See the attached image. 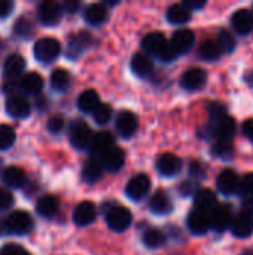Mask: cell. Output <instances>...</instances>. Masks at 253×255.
<instances>
[{
	"label": "cell",
	"mask_w": 253,
	"mask_h": 255,
	"mask_svg": "<svg viewBox=\"0 0 253 255\" xmlns=\"http://www.w3.org/2000/svg\"><path fill=\"white\" fill-rule=\"evenodd\" d=\"M212 152L215 157L222 158V160H231L234 155V148L231 145V142L227 140H218L213 146H212Z\"/></svg>",
	"instance_id": "f35d334b"
},
{
	"label": "cell",
	"mask_w": 253,
	"mask_h": 255,
	"mask_svg": "<svg viewBox=\"0 0 253 255\" xmlns=\"http://www.w3.org/2000/svg\"><path fill=\"white\" fill-rule=\"evenodd\" d=\"M167 19L171 24H185L191 19V10H188L182 3L171 4L167 9Z\"/></svg>",
	"instance_id": "1f68e13d"
},
{
	"label": "cell",
	"mask_w": 253,
	"mask_h": 255,
	"mask_svg": "<svg viewBox=\"0 0 253 255\" xmlns=\"http://www.w3.org/2000/svg\"><path fill=\"white\" fill-rule=\"evenodd\" d=\"M157 170L163 176H174L182 170V160L174 154H163L157 160Z\"/></svg>",
	"instance_id": "5bb4252c"
},
{
	"label": "cell",
	"mask_w": 253,
	"mask_h": 255,
	"mask_svg": "<svg viewBox=\"0 0 253 255\" xmlns=\"http://www.w3.org/2000/svg\"><path fill=\"white\" fill-rule=\"evenodd\" d=\"M0 255H30L27 250L16 244H6L4 247L0 248Z\"/></svg>",
	"instance_id": "7bdbcfd3"
},
{
	"label": "cell",
	"mask_w": 253,
	"mask_h": 255,
	"mask_svg": "<svg viewBox=\"0 0 253 255\" xmlns=\"http://www.w3.org/2000/svg\"><path fill=\"white\" fill-rule=\"evenodd\" d=\"M46 127H48V131H49V133L58 134V133L63 130V127H64V118L60 117V115H55V117H52V118L48 121Z\"/></svg>",
	"instance_id": "ee69618b"
},
{
	"label": "cell",
	"mask_w": 253,
	"mask_h": 255,
	"mask_svg": "<svg viewBox=\"0 0 253 255\" xmlns=\"http://www.w3.org/2000/svg\"><path fill=\"white\" fill-rule=\"evenodd\" d=\"M15 34L21 39H30L34 34V24L31 19L28 18H18V21L15 22V28H13Z\"/></svg>",
	"instance_id": "74e56055"
},
{
	"label": "cell",
	"mask_w": 253,
	"mask_h": 255,
	"mask_svg": "<svg viewBox=\"0 0 253 255\" xmlns=\"http://www.w3.org/2000/svg\"><path fill=\"white\" fill-rule=\"evenodd\" d=\"M100 163H101L103 169H106L109 172H118L125 164V152H124V149H121L118 146H112L109 151H106L100 157Z\"/></svg>",
	"instance_id": "8fae6325"
},
{
	"label": "cell",
	"mask_w": 253,
	"mask_h": 255,
	"mask_svg": "<svg viewBox=\"0 0 253 255\" xmlns=\"http://www.w3.org/2000/svg\"><path fill=\"white\" fill-rule=\"evenodd\" d=\"M106 223L113 232H125L133 223V215L127 208L113 205L106 211Z\"/></svg>",
	"instance_id": "6da1fadb"
},
{
	"label": "cell",
	"mask_w": 253,
	"mask_h": 255,
	"mask_svg": "<svg viewBox=\"0 0 253 255\" xmlns=\"http://www.w3.org/2000/svg\"><path fill=\"white\" fill-rule=\"evenodd\" d=\"M219 55H221V49H219L216 40L207 39V40H204V42L200 45V48H198V57H200L201 60L215 61V60L219 58Z\"/></svg>",
	"instance_id": "d6a6232c"
},
{
	"label": "cell",
	"mask_w": 253,
	"mask_h": 255,
	"mask_svg": "<svg viewBox=\"0 0 253 255\" xmlns=\"http://www.w3.org/2000/svg\"><path fill=\"white\" fill-rule=\"evenodd\" d=\"M1 232H4V224L0 221V233H1Z\"/></svg>",
	"instance_id": "6f0895ef"
},
{
	"label": "cell",
	"mask_w": 253,
	"mask_h": 255,
	"mask_svg": "<svg viewBox=\"0 0 253 255\" xmlns=\"http://www.w3.org/2000/svg\"><path fill=\"white\" fill-rule=\"evenodd\" d=\"M13 9V3L9 0H0V18L7 16Z\"/></svg>",
	"instance_id": "f907efd6"
},
{
	"label": "cell",
	"mask_w": 253,
	"mask_h": 255,
	"mask_svg": "<svg viewBox=\"0 0 253 255\" xmlns=\"http://www.w3.org/2000/svg\"><path fill=\"white\" fill-rule=\"evenodd\" d=\"M25 67V60L19 54H12L6 58L3 66V73L6 79H15L18 78Z\"/></svg>",
	"instance_id": "484cf974"
},
{
	"label": "cell",
	"mask_w": 253,
	"mask_h": 255,
	"mask_svg": "<svg viewBox=\"0 0 253 255\" xmlns=\"http://www.w3.org/2000/svg\"><path fill=\"white\" fill-rule=\"evenodd\" d=\"M137 127H139V120H137L136 114H133L131 111H122L118 115L116 130L121 137H124V139L133 137L134 133L137 131Z\"/></svg>",
	"instance_id": "9c48e42d"
},
{
	"label": "cell",
	"mask_w": 253,
	"mask_h": 255,
	"mask_svg": "<svg viewBox=\"0 0 253 255\" xmlns=\"http://www.w3.org/2000/svg\"><path fill=\"white\" fill-rule=\"evenodd\" d=\"M252 15H253V12H252Z\"/></svg>",
	"instance_id": "91938a15"
},
{
	"label": "cell",
	"mask_w": 253,
	"mask_h": 255,
	"mask_svg": "<svg viewBox=\"0 0 253 255\" xmlns=\"http://www.w3.org/2000/svg\"><path fill=\"white\" fill-rule=\"evenodd\" d=\"M186 224H188V229L192 235H204L209 232L210 229V218H209V214H204L201 211H197L194 209L189 215H188V220H186Z\"/></svg>",
	"instance_id": "2e32d148"
},
{
	"label": "cell",
	"mask_w": 253,
	"mask_h": 255,
	"mask_svg": "<svg viewBox=\"0 0 253 255\" xmlns=\"http://www.w3.org/2000/svg\"><path fill=\"white\" fill-rule=\"evenodd\" d=\"M15 130L7 124H0V151L7 149L15 142Z\"/></svg>",
	"instance_id": "ab89813d"
},
{
	"label": "cell",
	"mask_w": 253,
	"mask_h": 255,
	"mask_svg": "<svg viewBox=\"0 0 253 255\" xmlns=\"http://www.w3.org/2000/svg\"><path fill=\"white\" fill-rule=\"evenodd\" d=\"M101 173H103V166L100 163V160L97 158H91L85 163L84 169H82V178L85 182H95L101 178Z\"/></svg>",
	"instance_id": "4dcf8cb0"
},
{
	"label": "cell",
	"mask_w": 253,
	"mask_h": 255,
	"mask_svg": "<svg viewBox=\"0 0 253 255\" xmlns=\"http://www.w3.org/2000/svg\"><path fill=\"white\" fill-rule=\"evenodd\" d=\"M61 51V45L54 37H42L34 43V57L40 63H51L54 61Z\"/></svg>",
	"instance_id": "7a4b0ae2"
},
{
	"label": "cell",
	"mask_w": 253,
	"mask_h": 255,
	"mask_svg": "<svg viewBox=\"0 0 253 255\" xmlns=\"http://www.w3.org/2000/svg\"><path fill=\"white\" fill-rule=\"evenodd\" d=\"M92 118L97 124H106L112 118V108L106 103H100L92 112Z\"/></svg>",
	"instance_id": "60d3db41"
},
{
	"label": "cell",
	"mask_w": 253,
	"mask_h": 255,
	"mask_svg": "<svg viewBox=\"0 0 253 255\" xmlns=\"http://www.w3.org/2000/svg\"><path fill=\"white\" fill-rule=\"evenodd\" d=\"M92 131L89 128L88 124H85L84 121H76L72 124L70 131H69V137H70V143L78 148V149H85L89 148V143L92 140Z\"/></svg>",
	"instance_id": "277c9868"
},
{
	"label": "cell",
	"mask_w": 253,
	"mask_h": 255,
	"mask_svg": "<svg viewBox=\"0 0 253 255\" xmlns=\"http://www.w3.org/2000/svg\"><path fill=\"white\" fill-rule=\"evenodd\" d=\"M63 15V7L61 4L55 1H43L37 7V19L43 25H55Z\"/></svg>",
	"instance_id": "52a82bcc"
},
{
	"label": "cell",
	"mask_w": 253,
	"mask_h": 255,
	"mask_svg": "<svg viewBox=\"0 0 253 255\" xmlns=\"http://www.w3.org/2000/svg\"><path fill=\"white\" fill-rule=\"evenodd\" d=\"M189 175L192 176V179H194V181H200V179H203V178H204V175H206L203 164H201V163H198V161H192V163H191V166H189Z\"/></svg>",
	"instance_id": "c3c4849f"
},
{
	"label": "cell",
	"mask_w": 253,
	"mask_h": 255,
	"mask_svg": "<svg viewBox=\"0 0 253 255\" xmlns=\"http://www.w3.org/2000/svg\"><path fill=\"white\" fill-rule=\"evenodd\" d=\"M209 218H210V229H213L218 233H222L233 223V211L228 205H218L209 214Z\"/></svg>",
	"instance_id": "8992f818"
},
{
	"label": "cell",
	"mask_w": 253,
	"mask_h": 255,
	"mask_svg": "<svg viewBox=\"0 0 253 255\" xmlns=\"http://www.w3.org/2000/svg\"><path fill=\"white\" fill-rule=\"evenodd\" d=\"M231 24L234 30L240 34H249L253 30V15L248 9H239L231 16Z\"/></svg>",
	"instance_id": "44dd1931"
},
{
	"label": "cell",
	"mask_w": 253,
	"mask_h": 255,
	"mask_svg": "<svg viewBox=\"0 0 253 255\" xmlns=\"http://www.w3.org/2000/svg\"><path fill=\"white\" fill-rule=\"evenodd\" d=\"M6 112L12 117V118H27L31 112V105L30 102L19 94H10L6 100Z\"/></svg>",
	"instance_id": "ba28073f"
},
{
	"label": "cell",
	"mask_w": 253,
	"mask_h": 255,
	"mask_svg": "<svg viewBox=\"0 0 253 255\" xmlns=\"http://www.w3.org/2000/svg\"><path fill=\"white\" fill-rule=\"evenodd\" d=\"M206 81H207V73L200 67H192L182 75L180 85L188 91H197L204 87Z\"/></svg>",
	"instance_id": "30bf717a"
},
{
	"label": "cell",
	"mask_w": 253,
	"mask_h": 255,
	"mask_svg": "<svg viewBox=\"0 0 253 255\" xmlns=\"http://www.w3.org/2000/svg\"><path fill=\"white\" fill-rule=\"evenodd\" d=\"M97 218V208L94 203L91 202H81L76 208H75V212H73V221L81 226V227H85V226H89L95 221Z\"/></svg>",
	"instance_id": "4fadbf2b"
},
{
	"label": "cell",
	"mask_w": 253,
	"mask_h": 255,
	"mask_svg": "<svg viewBox=\"0 0 253 255\" xmlns=\"http://www.w3.org/2000/svg\"><path fill=\"white\" fill-rule=\"evenodd\" d=\"M157 57H158L161 61H164V63H171V61H174V60H176L177 54H176V51L171 48L170 42H167V45L163 48V51H161Z\"/></svg>",
	"instance_id": "f6af8a7d"
},
{
	"label": "cell",
	"mask_w": 253,
	"mask_h": 255,
	"mask_svg": "<svg viewBox=\"0 0 253 255\" xmlns=\"http://www.w3.org/2000/svg\"><path fill=\"white\" fill-rule=\"evenodd\" d=\"M112 146H115V137L109 131H98L92 136V140L89 143V152L92 155L101 157L106 151H109Z\"/></svg>",
	"instance_id": "9a60e30c"
},
{
	"label": "cell",
	"mask_w": 253,
	"mask_h": 255,
	"mask_svg": "<svg viewBox=\"0 0 253 255\" xmlns=\"http://www.w3.org/2000/svg\"><path fill=\"white\" fill-rule=\"evenodd\" d=\"M36 212L43 218H52L58 212V199L55 196H42L36 203Z\"/></svg>",
	"instance_id": "83f0119b"
},
{
	"label": "cell",
	"mask_w": 253,
	"mask_h": 255,
	"mask_svg": "<svg viewBox=\"0 0 253 255\" xmlns=\"http://www.w3.org/2000/svg\"><path fill=\"white\" fill-rule=\"evenodd\" d=\"M0 176H1V161H0Z\"/></svg>",
	"instance_id": "680465c9"
},
{
	"label": "cell",
	"mask_w": 253,
	"mask_h": 255,
	"mask_svg": "<svg viewBox=\"0 0 253 255\" xmlns=\"http://www.w3.org/2000/svg\"><path fill=\"white\" fill-rule=\"evenodd\" d=\"M149 190H151L149 176L145 175V173H139V175L133 176L128 181V184L125 187V194L128 196V199H131L134 202H139V200L146 197Z\"/></svg>",
	"instance_id": "5b68a950"
},
{
	"label": "cell",
	"mask_w": 253,
	"mask_h": 255,
	"mask_svg": "<svg viewBox=\"0 0 253 255\" xmlns=\"http://www.w3.org/2000/svg\"><path fill=\"white\" fill-rule=\"evenodd\" d=\"M221 52H225V54H230L236 49V37L234 34L227 30V28H222L218 34V40H216Z\"/></svg>",
	"instance_id": "8d00e7d4"
},
{
	"label": "cell",
	"mask_w": 253,
	"mask_h": 255,
	"mask_svg": "<svg viewBox=\"0 0 253 255\" xmlns=\"http://www.w3.org/2000/svg\"><path fill=\"white\" fill-rule=\"evenodd\" d=\"M240 191H243L248 197H253V172L240 179Z\"/></svg>",
	"instance_id": "bcb514c9"
},
{
	"label": "cell",
	"mask_w": 253,
	"mask_h": 255,
	"mask_svg": "<svg viewBox=\"0 0 253 255\" xmlns=\"http://www.w3.org/2000/svg\"><path fill=\"white\" fill-rule=\"evenodd\" d=\"M213 134L218 137V140L231 142V139L236 134V120L227 115L225 118L216 121L213 126Z\"/></svg>",
	"instance_id": "603a6c76"
},
{
	"label": "cell",
	"mask_w": 253,
	"mask_h": 255,
	"mask_svg": "<svg viewBox=\"0 0 253 255\" xmlns=\"http://www.w3.org/2000/svg\"><path fill=\"white\" fill-rule=\"evenodd\" d=\"M188 10H195V9H201L206 6V0H186L182 3Z\"/></svg>",
	"instance_id": "681fc988"
},
{
	"label": "cell",
	"mask_w": 253,
	"mask_h": 255,
	"mask_svg": "<svg viewBox=\"0 0 253 255\" xmlns=\"http://www.w3.org/2000/svg\"><path fill=\"white\" fill-rule=\"evenodd\" d=\"M78 7H79V3H78V1H66V3L63 4V9H64L66 12H69V13H75Z\"/></svg>",
	"instance_id": "11a10c76"
},
{
	"label": "cell",
	"mask_w": 253,
	"mask_h": 255,
	"mask_svg": "<svg viewBox=\"0 0 253 255\" xmlns=\"http://www.w3.org/2000/svg\"><path fill=\"white\" fill-rule=\"evenodd\" d=\"M218 188L222 194H234L240 190V179L237 173L231 169H227L219 173L218 176Z\"/></svg>",
	"instance_id": "ac0fdd59"
},
{
	"label": "cell",
	"mask_w": 253,
	"mask_h": 255,
	"mask_svg": "<svg viewBox=\"0 0 253 255\" xmlns=\"http://www.w3.org/2000/svg\"><path fill=\"white\" fill-rule=\"evenodd\" d=\"M89 42H91V34L89 33H81L79 36L72 37L70 42H69V51H67L69 57L79 55L88 46Z\"/></svg>",
	"instance_id": "836d02e7"
},
{
	"label": "cell",
	"mask_w": 253,
	"mask_h": 255,
	"mask_svg": "<svg viewBox=\"0 0 253 255\" xmlns=\"http://www.w3.org/2000/svg\"><path fill=\"white\" fill-rule=\"evenodd\" d=\"M70 85V73L66 69H55L51 75V87L57 91H64Z\"/></svg>",
	"instance_id": "d590c367"
},
{
	"label": "cell",
	"mask_w": 253,
	"mask_h": 255,
	"mask_svg": "<svg viewBox=\"0 0 253 255\" xmlns=\"http://www.w3.org/2000/svg\"><path fill=\"white\" fill-rule=\"evenodd\" d=\"M231 230H233V235L240 239L249 238L253 233V218L240 212L231 223Z\"/></svg>",
	"instance_id": "d4e9b609"
},
{
	"label": "cell",
	"mask_w": 253,
	"mask_h": 255,
	"mask_svg": "<svg viewBox=\"0 0 253 255\" xmlns=\"http://www.w3.org/2000/svg\"><path fill=\"white\" fill-rule=\"evenodd\" d=\"M84 18L91 25H101L107 19V7L101 3L88 4L84 12Z\"/></svg>",
	"instance_id": "4316f807"
},
{
	"label": "cell",
	"mask_w": 253,
	"mask_h": 255,
	"mask_svg": "<svg viewBox=\"0 0 253 255\" xmlns=\"http://www.w3.org/2000/svg\"><path fill=\"white\" fill-rule=\"evenodd\" d=\"M166 241H167L166 235L158 229H149L143 235V244L151 250H157V248L163 247L166 244Z\"/></svg>",
	"instance_id": "e575fe53"
},
{
	"label": "cell",
	"mask_w": 253,
	"mask_h": 255,
	"mask_svg": "<svg viewBox=\"0 0 253 255\" xmlns=\"http://www.w3.org/2000/svg\"><path fill=\"white\" fill-rule=\"evenodd\" d=\"M246 79H248V81L251 82V85H253V73H252V72H251V73H249V75L246 76Z\"/></svg>",
	"instance_id": "9f6ffc18"
},
{
	"label": "cell",
	"mask_w": 253,
	"mask_h": 255,
	"mask_svg": "<svg viewBox=\"0 0 253 255\" xmlns=\"http://www.w3.org/2000/svg\"><path fill=\"white\" fill-rule=\"evenodd\" d=\"M209 114H210V118L213 120V123H216V121H219V120H222V118H225L228 115L227 114V108L222 103H218V102L210 105Z\"/></svg>",
	"instance_id": "b9f144b4"
},
{
	"label": "cell",
	"mask_w": 253,
	"mask_h": 255,
	"mask_svg": "<svg viewBox=\"0 0 253 255\" xmlns=\"http://www.w3.org/2000/svg\"><path fill=\"white\" fill-rule=\"evenodd\" d=\"M4 230L15 235H25L33 229V218L24 211H15L4 220Z\"/></svg>",
	"instance_id": "3957f363"
},
{
	"label": "cell",
	"mask_w": 253,
	"mask_h": 255,
	"mask_svg": "<svg viewBox=\"0 0 253 255\" xmlns=\"http://www.w3.org/2000/svg\"><path fill=\"white\" fill-rule=\"evenodd\" d=\"M131 70L140 78H146L154 72V61L145 52H137L131 58Z\"/></svg>",
	"instance_id": "cb8c5ba5"
},
{
	"label": "cell",
	"mask_w": 253,
	"mask_h": 255,
	"mask_svg": "<svg viewBox=\"0 0 253 255\" xmlns=\"http://www.w3.org/2000/svg\"><path fill=\"white\" fill-rule=\"evenodd\" d=\"M12 205H13V196H12V193L7 191V190H4V188H0V212L9 209Z\"/></svg>",
	"instance_id": "7dc6e473"
},
{
	"label": "cell",
	"mask_w": 253,
	"mask_h": 255,
	"mask_svg": "<svg viewBox=\"0 0 253 255\" xmlns=\"http://www.w3.org/2000/svg\"><path fill=\"white\" fill-rule=\"evenodd\" d=\"M243 133H245V136L251 142H253V118L245 121V124H243Z\"/></svg>",
	"instance_id": "f5cc1de1"
},
{
	"label": "cell",
	"mask_w": 253,
	"mask_h": 255,
	"mask_svg": "<svg viewBox=\"0 0 253 255\" xmlns=\"http://www.w3.org/2000/svg\"><path fill=\"white\" fill-rule=\"evenodd\" d=\"M166 45H167V39L160 31L148 33L142 39V48H143V51H145L146 55H158Z\"/></svg>",
	"instance_id": "e0dca14e"
},
{
	"label": "cell",
	"mask_w": 253,
	"mask_h": 255,
	"mask_svg": "<svg viewBox=\"0 0 253 255\" xmlns=\"http://www.w3.org/2000/svg\"><path fill=\"white\" fill-rule=\"evenodd\" d=\"M98 105H100V97L95 90H85L78 99V108L86 114H92Z\"/></svg>",
	"instance_id": "f1b7e54d"
},
{
	"label": "cell",
	"mask_w": 253,
	"mask_h": 255,
	"mask_svg": "<svg viewBox=\"0 0 253 255\" xmlns=\"http://www.w3.org/2000/svg\"><path fill=\"white\" fill-rule=\"evenodd\" d=\"M18 87L19 90L25 94V96H33V94H37L40 93V90L43 88V79L39 73L36 72H30V73H25L19 82H18Z\"/></svg>",
	"instance_id": "7402d4cb"
},
{
	"label": "cell",
	"mask_w": 253,
	"mask_h": 255,
	"mask_svg": "<svg viewBox=\"0 0 253 255\" xmlns=\"http://www.w3.org/2000/svg\"><path fill=\"white\" fill-rule=\"evenodd\" d=\"M149 209L157 215H167L173 211V202L171 197L164 191L158 190L149 200Z\"/></svg>",
	"instance_id": "d6986e66"
},
{
	"label": "cell",
	"mask_w": 253,
	"mask_h": 255,
	"mask_svg": "<svg viewBox=\"0 0 253 255\" xmlns=\"http://www.w3.org/2000/svg\"><path fill=\"white\" fill-rule=\"evenodd\" d=\"M194 203H195L197 211H201L204 214H210L218 206V197L212 190L203 188V190H198L195 193Z\"/></svg>",
	"instance_id": "ffe728a7"
},
{
	"label": "cell",
	"mask_w": 253,
	"mask_h": 255,
	"mask_svg": "<svg viewBox=\"0 0 253 255\" xmlns=\"http://www.w3.org/2000/svg\"><path fill=\"white\" fill-rule=\"evenodd\" d=\"M194 190H195V182H192V181H186V182H183V184L180 185V193H182L183 196L191 194Z\"/></svg>",
	"instance_id": "db71d44e"
},
{
	"label": "cell",
	"mask_w": 253,
	"mask_h": 255,
	"mask_svg": "<svg viewBox=\"0 0 253 255\" xmlns=\"http://www.w3.org/2000/svg\"><path fill=\"white\" fill-rule=\"evenodd\" d=\"M194 42H195L194 31L189 28H180V30L174 31V34L170 40V45L176 51V54L179 55V54L188 52L194 46Z\"/></svg>",
	"instance_id": "7c38bea8"
},
{
	"label": "cell",
	"mask_w": 253,
	"mask_h": 255,
	"mask_svg": "<svg viewBox=\"0 0 253 255\" xmlns=\"http://www.w3.org/2000/svg\"><path fill=\"white\" fill-rule=\"evenodd\" d=\"M242 212L253 218V197H248L242 203Z\"/></svg>",
	"instance_id": "816d5d0a"
},
{
	"label": "cell",
	"mask_w": 253,
	"mask_h": 255,
	"mask_svg": "<svg viewBox=\"0 0 253 255\" xmlns=\"http://www.w3.org/2000/svg\"><path fill=\"white\" fill-rule=\"evenodd\" d=\"M3 182L10 188H21L25 184V173L16 166H9L3 170Z\"/></svg>",
	"instance_id": "f546056e"
}]
</instances>
